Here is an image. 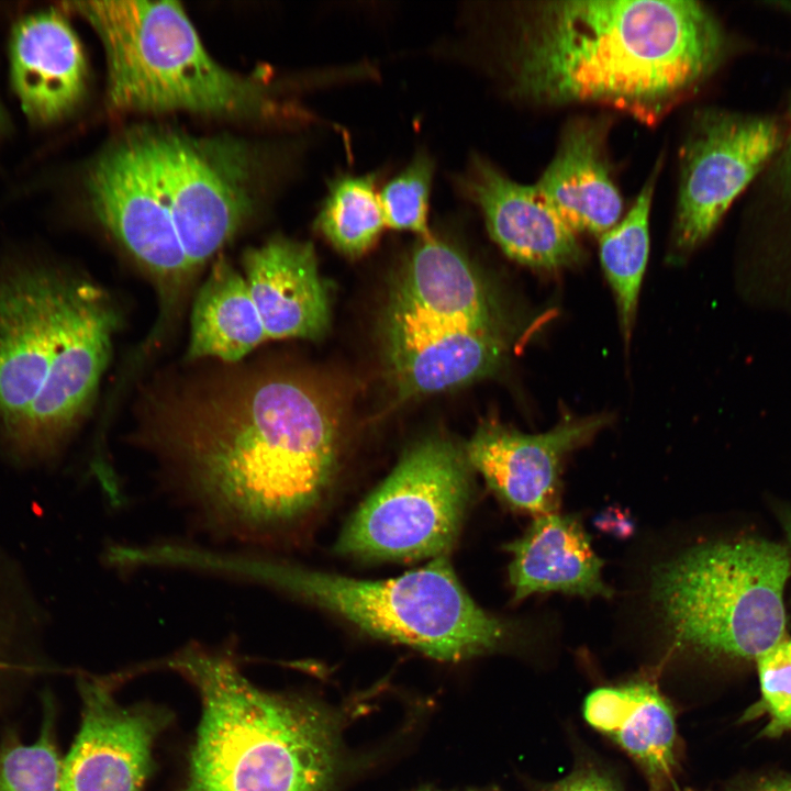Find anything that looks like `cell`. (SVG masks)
Segmentation results:
<instances>
[{
    "label": "cell",
    "instance_id": "obj_1",
    "mask_svg": "<svg viewBox=\"0 0 791 791\" xmlns=\"http://www.w3.org/2000/svg\"><path fill=\"white\" fill-rule=\"evenodd\" d=\"M148 442L202 525L253 547L310 515L338 458L323 394L299 377L254 370L182 402Z\"/></svg>",
    "mask_w": 791,
    "mask_h": 791
},
{
    "label": "cell",
    "instance_id": "obj_2",
    "mask_svg": "<svg viewBox=\"0 0 791 791\" xmlns=\"http://www.w3.org/2000/svg\"><path fill=\"white\" fill-rule=\"evenodd\" d=\"M695 0H559L521 16L509 58L512 89L545 104L598 103L658 123L738 52Z\"/></svg>",
    "mask_w": 791,
    "mask_h": 791
},
{
    "label": "cell",
    "instance_id": "obj_3",
    "mask_svg": "<svg viewBox=\"0 0 791 791\" xmlns=\"http://www.w3.org/2000/svg\"><path fill=\"white\" fill-rule=\"evenodd\" d=\"M145 669L177 673L200 700L175 791H334L344 767L341 720L322 702L255 686L230 648L190 644Z\"/></svg>",
    "mask_w": 791,
    "mask_h": 791
},
{
    "label": "cell",
    "instance_id": "obj_4",
    "mask_svg": "<svg viewBox=\"0 0 791 791\" xmlns=\"http://www.w3.org/2000/svg\"><path fill=\"white\" fill-rule=\"evenodd\" d=\"M194 571L280 589L346 619L368 634L408 645L445 661H459L504 646L511 623L477 605L446 555L391 579L361 580L303 568L254 554L194 548Z\"/></svg>",
    "mask_w": 791,
    "mask_h": 791
},
{
    "label": "cell",
    "instance_id": "obj_5",
    "mask_svg": "<svg viewBox=\"0 0 791 791\" xmlns=\"http://www.w3.org/2000/svg\"><path fill=\"white\" fill-rule=\"evenodd\" d=\"M383 336L401 399L490 376L505 352L497 309L478 271L457 246L431 234L405 259Z\"/></svg>",
    "mask_w": 791,
    "mask_h": 791
},
{
    "label": "cell",
    "instance_id": "obj_6",
    "mask_svg": "<svg viewBox=\"0 0 791 791\" xmlns=\"http://www.w3.org/2000/svg\"><path fill=\"white\" fill-rule=\"evenodd\" d=\"M786 547L761 538L692 546L653 571L650 594L675 646L756 659L786 634Z\"/></svg>",
    "mask_w": 791,
    "mask_h": 791
},
{
    "label": "cell",
    "instance_id": "obj_7",
    "mask_svg": "<svg viewBox=\"0 0 791 791\" xmlns=\"http://www.w3.org/2000/svg\"><path fill=\"white\" fill-rule=\"evenodd\" d=\"M96 30L108 62V98L119 110L186 109L265 114L264 89L214 62L175 1L68 3Z\"/></svg>",
    "mask_w": 791,
    "mask_h": 791
},
{
    "label": "cell",
    "instance_id": "obj_8",
    "mask_svg": "<svg viewBox=\"0 0 791 791\" xmlns=\"http://www.w3.org/2000/svg\"><path fill=\"white\" fill-rule=\"evenodd\" d=\"M468 466L450 439L416 442L352 515L335 552L366 559L446 555L469 498Z\"/></svg>",
    "mask_w": 791,
    "mask_h": 791
},
{
    "label": "cell",
    "instance_id": "obj_9",
    "mask_svg": "<svg viewBox=\"0 0 791 791\" xmlns=\"http://www.w3.org/2000/svg\"><path fill=\"white\" fill-rule=\"evenodd\" d=\"M780 115L721 108L698 111L680 155L673 247L687 254L705 242L778 152Z\"/></svg>",
    "mask_w": 791,
    "mask_h": 791
},
{
    "label": "cell",
    "instance_id": "obj_10",
    "mask_svg": "<svg viewBox=\"0 0 791 791\" xmlns=\"http://www.w3.org/2000/svg\"><path fill=\"white\" fill-rule=\"evenodd\" d=\"M99 221L149 274L169 313L192 277L165 200L158 131L127 135L88 174Z\"/></svg>",
    "mask_w": 791,
    "mask_h": 791
},
{
    "label": "cell",
    "instance_id": "obj_11",
    "mask_svg": "<svg viewBox=\"0 0 791 791\" xmlns=\"http://www.w3.org/2000/svg\"><path fill=\"white\" fill-rule=\"evenodd\" d=\"M165 199L192 275L253 211L254 160L229 137L158 132Z\"/></svg>",
    "mask_w": 791,
    "mask_h": 791
},
{
    "label": "cell",
    "instance_id": "obj_12",
    "mask_svg": "<svg viewBox=\"0 0 791 791\" xmlns=\"http://www.w3.org/2000/svg\"><path fill=\"white\" fill-rule=\"evenodd\" d=\"M119 321L114 301L102 288L68 277L45 380L8 433L20 448L51 449L83 417L108 365Z\"/></svg>",
    "mask_w": 791,
    "mask_h": 791
},
{
    "label": "cell",
    "instance_id": "obj_13",
    "mask_svg": "<svg viewBox=\"0 0 791 791\" xmlns=\"http://www.w3.org/2000/svg\"><path fill=\"white\" fill-rule=\"evenodd\" d=\"M78 689L81 722L62 762V791H142L172 713L157 703H119L109 677L81 675Z\"/></svg>",
    "mask_w": 791,
    "mask_h": 791
},
{
    "label": "cell",
    "instance_id": "obj_14",
    "mask_svg": "<svg viewBox=\"0 0 791 791\" xmlns=\"http://www.w3.org/2000/svg\"><path fill=\"white\" fill-rule=\"evenodd\" d=\"M68 277L35 266L0 272V421L8 433L45 380Z\"/></svg>",
    "mask_w": 791,
    "mask_h": 791
},
{
    "label": "cell",
    "instance_id": "obj_15",
    "mask_svg": "<svg viewBox=\"0 0 791 791\" xmlns=\"http://www.w3.org/2000/svg\"><path fill=\"white\" fill-rule=\"evenodd\" d=\"M608 415L567 419L542 434H524L495 421L483 422L467 443L470 466L515 510L535 516L557 512L565 458L609 423Z\"/></svg>",
    "mask_w": 791,
    "mask_h": 791
},
{
    "label": "cell",
    "instance_id": "obj_16",
    "mask_svg": "<svg viewBox=\"0 0 791 791\" xmlns=\"http://www.w3.org/2000/svg\"><path fill=\"white\" fill-rule=\"evenodd\" d=\"M458 190L481 210L492 239L512 259L543 269L579 264L576 233L537 194L491 163L474 156L456 177Z\"/></svg>",
    "mask_w": 791,
    "mask_h": 791
},
{
    "label": "cell",
    "instance_id": "obj_17",
    "mask_svg": "<svg viewBox=\"0 0 791 791\" xmlns=\"http://www.w3.org/2000/svg\"><path fill=\"white\" fill-rule=\"evenodd\" d=\"M10 74L21 108L33 123L56 122L78 105L86 89L85 55L59 12L41 11L14 25Z\"/></svg>",
    "mask_w": 791,
    "mask_h": 791
},
{
    "label": "cell",
    "instance_id": "obj_18",
    "mask_svg": "<svg viewBox=\"0 0 791 791\" xmlns=\"http://www.w3.org/2000/svg\"><path fill=\"white\" fill-rule=\"evenodd\" d=\"M243 269L267 339L325 334L328 294L311 243L275 236L245 252Z\"/></svg>",
    "mask_w": 791,
    "mask_h": 791
},
{
    "label": "cell",
    "instance_id": "obj_19",
    "mask_svg": "<svg viewBox=\"0 0 791 791\" xmlns=\"http://www.w3.org/2000/svg\"><path fill=\"white\" fill-rule=\"evenodd\" d=\"M604 124L571 123L534 186L537 194L576 232L603 234L622 214V199L606 165Z\"/></svg>",
    "mask_w": 791,
    "mask_h": 791
},
{
    "label": "cell",
    "instance_id": "obj_20",
    "mask_svg": "<svg viewBox=\"0 0 791 791\" xmlns=\"http://www.w3.org/2000/svg\"><path fill=\"white\" fill-rule=\"evenodd\" d=\"M513 599L561 592L583 598L613 594L602 578L603 561L580 521L552 512L535 516L524 534L506 545Z\"/></svg>",
    "mask_w": 791,
    "mask_h": 791
},
{
    "label": "cell",
    "instance_id": "obj_21",
    "mask_svg": "<svg viewBox=\"0 0 791 791\" xmlns=\"http://www.w3.org/2000/svg\"><path fill=\"white\" fill-rule=\"evenodd\" d=\"M583 716L640 766L650 791L668 790L677 768V731L673 711L655 684L598 688L587 695Z\"/></svg>",
    "mask_w": 791,
    "mask_h": 791
},
{
    "label": "cell",
    "instance_id": "obj_22",
    "mask_svg": "<svg viewBox=\"0 0 791 791\" xmlns=\"http://www.w3.org/2000/svg\"><path fill=\"white\" fill-rule=\"evenodd\" d=\"M187 359L241 360L267 341L243 274L219 258L198 291L191 312Z\"/></svg>",
    "mask_w": 791,
    "mask_h": 791
},
{
    "label": "cell",
    "instance_id": "obj_23",
    "mask_svg": "<svg viewBox=\"0 0 791 791\" xmlns=\"http://www.w3.org/2000/svg\"><path fill=\"white\" fill-rule=\"evenodd\" d=\"M761 4L791 18V0H764ZM780 118V147L746 193L743 224L749 255L765 263L791 265V94Z\"/></svg>",
    "mask_w": 791,
    "mask_h": 791
},
{
    "label": "cell",
    "instance_id": "obj_24",
    "mask_svg": "<svg viewBox=\"0 0 791 791\" xmlns=\"http://www.w3.org/2000/svg\"><path fill=\"white\" fill-rule=\"evenodd\" d=\"M659 166L643 187L625 218L600 235V260L614 292L626 344L636 315L638 294L649 254V212Z\"/></svg>",
    "mask_w": 791,
    "mask_h": 791
},
{
    "label": "cell",
    "instance_id": "obj_25",
    "mask_svg": "<svg viewBox=\"0 0 791 791\" xmlns=\"http://www.w3.org/2000/svg\"><path fill=\"white\" fill-rule=\"evenodd\" d=\"M385 226L376 175H342L332 180L315 227L338 252L363 255Z\"/></svg>",
    "mask_w": 791,
    "mask_h": 791
},
{
    "label": "cell",
    "instance_id": "obj_26",
    "mask_svg": "<svg viewBox=\"0 0 791 791\" xmlns=\"http://www.w3.org/2000/svg\"><path fill=\"white\" fill-rule=\"evenodd\" d=\"M45 712L36 742L25 745L14 734L0 740V791H62L52 708Z\"/></svg>",
    "mask_w": 791,
    "mask_h": 791
},
{
    "label": "cell",
    "instance_id": "obj_27",
    "mask_svg": "<svg viewBox=\"0 0 791 791\" xmlns=\"http://www.w3.org/2000/svg\"><path fill=\"white\" fill-rule=\"evenodd\" d=\"M434 164L424 152L386 183L379 193L386 225L425 236Z\"/></svg>",
    "mask_w": 791,
    "mask_h": 791
},
{
    "label": "cell",
    "instance_id": "obj_28",
    "mask_svg": "<svg viewBox=\"0 0 791 791\" xmlns=\"http://www.w3.org/2000/svg\"><path fill=\"white\" fill-rule=\"evenodd\" d=\"M755 660L761 691L756 711L769 718L762 734H791V636L786 634Z\"/></svg>",
    "mask_w": 791,
    "mask_h": 791
},
{
    "label": "cell",
    "instance_id": "obj_29",
    "mask_svg": "<svg viewBox=\"0 0 791 791\" xmlns=\"http://www.w3.org/2000/svg\"><path fill=\"white\" fill-rule=\"evenodd\" d=\"M543 791H620L611 779L593 769H579Z\"/></svg>",
    "mask_w": 791,
    "mask_h": 791
},
{
    "label": "cell",
    "instance_id": "obj_30",
    "mask_svg": "<svg viewBox=\"0 0 791 791\" xmlns=\"http://www.w3.org/2000/svg\"><path fill=\"white\" fill-rule=\"evenodd\" d=\"M740 791H791V777L765 779Z\"/></svg>",
    "mask_w": 791,
    "mask_h": 791
},
{
    "label": "cell",
    "instance_id": "obj_31",
    "mask_svg": "<svg viewBox=\"0 0 791 791\" xmlns=\"http://www.w3.org/2000/svg\"><path fill=\"white\" fill-rule=\"evenodd\" d=\"M782 524H783V528H784V531H786L788 541H789V543H790V545H791V510H790V511H786V512L782 514Z\"/></svg>",
    "mask_w": 791,
    "mask_h": 791
},
{
    "label": "cell",
    "instance_id": "obj_32",
    "mask_svg": "<svg viewBox=\"0 0 791 791\" xmlns=\"http://www.w3.org/2000/svg\"><path fill=\"white\" fill-rule=\"evenodd\" d=\"M5 127H7V119H5V114L2 110V107L0 104V135L4 132Z\"/></svg>",
    "mask_w": 791,
    "mask_h": 791
},
{
    "label": "cell",
    "instance_id": "obj_33",
    "mask_svg": "<svg viewBox=\"0 0 791 791\" xmlns=\"http://www.w3.org/2000/svg\"><path fill=\"white\" fill-rule=\"evenodd\" d=\"M8 668V664L5 661V658L3 657L2 649L0 647V673Z\"/></svg>",
    "mask_w": 791,
    "mask_h": 791
},
{
    "label": "cell",
    "instance_id": "obj_34",
    "mask_svg": "<svg viewBox=\"0 0 791 791\" xmlns=\"http://www.w3.org/2000/svg\"><path fill=\"white\" fill-rule=\"evenodd\" d=\"M413 791H442V790H437V789H434V788H432V787H421V788L415 789V790H413Z\"/></svg>",
    "mask_w": 791,
    "mask_h": 791
},
{
    "label": "cell",
    "instance_id": "obj_35",
    "mask_svg": "<svg viewBox=\"0 0 791 791\" xmlns=\"http://www.w3.org/2000/svg\"><path fill=\"white\" fill-rule=\"evenodd\" d=\"M468 791H499V790H495L492 788H484V789L472 788V789H469Z\"/></svg>",
    "mask_w": 791,
    "mask_h": 791
},
{
    "label": "cell",
    "instance_id": "obj_36",
    "mask_svg": "<svg viewBox=\"0 0 791 791\" xmlns=\"http://www.w3.org/2000/svg\"><path fill=\"white\" fill-rule=\"evenodd\" d=\"M683 791H694V790H689V789H687V790H683Z\"/></svg>",
    "mask_w": 791,
    "mask_h": 791
}]
</instances>
